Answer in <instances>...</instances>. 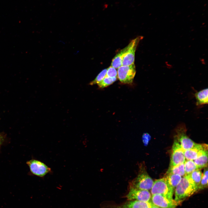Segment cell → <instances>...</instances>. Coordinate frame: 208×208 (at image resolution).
<instances>
[{
  "instance_id": "obj_1",
  "label": "cell",
  "mask_w": 208,
  "mask_h": 208,
  "mask_svg": "<svg viewBox=\"0 0 208 208\" xmlns=\"http://www.w3.org/2000/svg\"><path fill=\"white\" fill-rule=\"evenodd\" d=\"M175 189L174 200L178 202L190 196L198 191V188L189 174L182 177L180 181Z\"/></svg>"
},
{
  "instance_id": "obj_2",
  "label": "cell",
  "mask_w": 208,
  "mask_h": 208,
  "mask_svg": "<svg viewBox=\"0 0 208 208\" xmlns=\"http://www.w3.org/2000/svg\"><path fill=\"white\" fill-rule=\"evenodd\" d=\"M154 181L147 173L144 166L141 164L140 166L138 173L131 182L130 186L141 190H151Z\"/></svg>"
},
{
  "instance_id": "obj_3",
  "label": "cell",
  "mask_w": 208,
  "mask_h": 208,
  "mask_svg": "<svg viewBox=\"0 0 208 208\" xmlns=\"http://www.w3.org/2000/svg\"><path fill=\"white\" fill-rule=\"evenodd\" d=\"M174 190L164 177L154 182L151 192L152 195L160 194L169 199L172 200Z\"/></svg>"
},
{
  "instance_id": "obj_4",
  "label": "cell",
  "mask_w": 208,
  "mask_h": 208,
  "mask_svg": "<svg viewBox=\"0 0 208 208\" xmlns=\"http://www.w3.org/2000/svg\"><path fill=\"white\" fill-rule=\"evenodd\" d=\"M184 152V150L175 137L172 148L169 166L184 163L186 160Z\"/></svg>"
},
{
  "instance_id": "obj_5",
  "label": "cell",
  "mask_w": 208,
  "mask_h": 208,
  "mask_svg": "<svg viewBox=\"0 0 208 208\" xmlns=\"http://www.w3.org/2000/svg\"><path fill=\"white\" fill-rule=\"evenodd\" d=\"M135 67L134 64L119 67L117 72L118 78L120 81L124 84L131 83L136 72Z\"/></svg>"
},
{
  "instance_id": "obj_6",
  "label": "cell",
  "mask_w": 208,
  "mask_h": 208,
  "mask_svg": "<svg viewBox=\"0 0 208 208\" xmlns=\"http://www.w3.org/2000/svg\"><path fill=\"white\" fill-rule=\"evenodd\" d=\"M143 38L142 36L137 37L132 40L127 45V49L122 59V65L128 66L134 64L137 47L140 41Z\"/></svg>"
},
{
  "instance_id": "obj_7",
  "label": "cell",
  "mask_w": 208,
  "mask_h": 208,
  "mask_svg": "<svg viewBox=\"0 0 208 208\" xmlns=\"http://www.w3.org/2000/svg\"><path fill=\"white\" fill-rule=\"evenodd\" d=\"M186 130L185 125H180L176 129L175 136L184 151L193 148L197 144L186 135Z\"/></svg>"
},
{
  "instance_id": "obj_8",
  "label": "cell",
  "mask_w": 208,
  "mask_h": 208,
  "mask_svg": "<svg viewBox=\"0 0 208 208\" xmlns=\"http://www.w3.org/2000/svg\"><path fill=\"white\" fill-rule=\"evenodd\" d=\"M30 172L33 174L42 177L51 172V168L43 162L34 159H32L27 162Z\"/></svg>"
},
{
  "instance_id": "obj_9",
  "label": "cell",
  "mask_w": 208,
  "mask_h": 208,
  "mask_svg": "<svg viewBox=\"0 0 208 208\" xmlns=\"http://www.w3.org/2000/svg\"><path fill=\"white\" fill-rule=\"evenodd\" d=\"M129 200H136L149 202L151 199V195L148 190H139L129 187V191L126 196Z\"/></svg>"
},
{
  "instance_id": "obj_10",
  "label": "cell",
  "mask_w": 208,
  "mask_h": 208,
  "mask_svg": "<svg viewBox=\"0 0 208 208\" xmlns=\"http://www.w3.org/2000/svg\"><path fill=\"white\" fill-rule=\"evenodd\" d=\"M151 200V202L153 204L161 208H175L179 203L174 200L169 199L159 194L152 195Z\"/></svg>"
},
{
  "instance_id": "obj_11",
  "label": "cell",
  "mask_w": 208,
  "mask_h": 208,
  "mask_svg": "<svg viewBox=\"0 0 208 208\" xmlns=\"http://www.w3.org/2000/svg\"><path fill=\"white\" fill-rule=\"evenodd\" d=\"M207 150H208V145L207 144H197L193 148L184 151L185 159L193 160Z\"/></svg>"
},
{
  "instance_id": "obj_12",
  "label": "cell",
  "mask_w": 208,
  "mask_h": 208,
  "mask_svg": "<svg viewBox=\"0 0 208 208\" xmlns=\"http://www.w3.org/2000/svg\"><path fill=\"white\" fill-rule=\"evenodd\" d=\"M151 202L131 200L118 207L117 208H151Z\"/></svg>"
},
{
  "instance_id": "obj_13",
  "label": "cell",
  "mask_w": 208,
  "mask_h": 208,
  "mask_svg": "<svg viewBox=\"0 0 208 208\" xmlns=\"http://www.w3.org/2000/svg\"><path fill=\"white\" fill-rule=\"evenodd\" d=\"M208 91L207 88L195 93L194 95L196 100V105L197 106L199 107L208 104Z\"/></svg>"
},
{
  "instance_id": "obj_14",
  "label": "cell",
  "mask_w": 208,
  "mask_h": 208,
  "mask_svg": "<svg viewBox=\"0 0 208 208\" xmlns=\"http://www.w3.org/2000/svg\"><path fill=\"white\" fill-rule=\"evenodd\" d=\"M127 47V46L116 55L112 60L111 66L115 68H118L122 66V59Z\"/></svg>"
},
{
  "instance_id": "obj_15",
  "label": "cell",
  "mask_w": 208,
  "mask_h": 208,
  "mask_svg": "<svg viewBox=\"0 0 208 208\" xmlns=\"http://www.w3.org/2000/svg\"><path fill=\"white\" fill-rule=\"evenodd\" d=\"M198 169L205 168L207 166L208 150L205 151L201 155L193 160Z\"/></svg>"
},
{
  "instance_id": "obj_16",
  "label": "cell",
  "mask_w": 208,
  "mask_h": 208,
  "mask_svg": "<svg viewBox=\"0 0 208 208\" xmlns=\"http://www.w3.org/2000/svg\"><path fill=\"white\" fill-rule=\"evenodd\" d=\"M174 174L183 177L185 175L184 164L183 163L174 166H169L166 174Z\"/></svg>"
},
{
  "instance_id": "obj_17",
  "label": "cell",
  "mask_w": 208,
  "mask_h": 208,
  "mask_svg": "<svg viewBox=\"0 0 208 208\" xmlns=\"http://www.w3.org/2000/svg\"><path fill=\"white\" fill-rule=\"evenodd\" d=\"M172 187L174 190L179 183L182 177L177 174H169L165 177Z\"/></svg>"
},
{
  "instance_id": "obj_18",
  "label": "cell",
  "mask_w": 208,
  "mask_h": 208,
  "mask_svg": "<svg viewBox=\"0 0 208 208\" xmlns=\"http://www.w3.org/2000/svg\"><path fill=\"white\" fill-rule=\"evenodd\" d=\"M184 164L185 175L189 174L194 171L199 169L193 160L186 159Z\"/></svg>"
},
{
  "instance_id": "obj_19",
  "label": "cell",
  "mask_w": 208,
  "mask_h": 208,
  "mask_svg": "<svg viewBox=\"0 0 208 208\" xmlns=\"http://www.w3.org/2000/svg\"><path fill=\"white\" fill-rule=\"evenodd\" d=\"M202 171L200 169L196 170L189 174L198 189L202 177Z\"/></svg>"
},
{
  "instance_id": "obj_20",
  "label": "cell",
  "mask_w": 208,
  "mask_h": 208,
  "mask_svg": "<svg viewBox=\"0 0 208 208\" xmlns=\"http://www.w3.org/2000/svg\"><path fill=\"white\" fill-rule=\"evenodd\" d=\"M208 186V168L207 166L204 168V172L200 183L198 187V191L203 190Z\"/></svg>"
},
{
  "instance_id": "obj_21",
  "label": "cell",
  "mask_w": 208,
  "mask_h": 208,
  "mask_svg": "<svg viewBox=\"0 0 208 208\" xmlns=\"http://www.w3.org/2000/svg\"><path fill=\"white\" fill-rule=\"evenodd\" d=\"M117 77H110L105 75L103 79L98 85L99 88H103L111 85L116 81Z\"/></svg>"
},
{
  "instance_id": "obj_22",
  "label": "cell",
  "mask_w": 208,
  "mask_h": 208,
  "mask_svg": "<svg viewBox=\"0 0 208 208\" xmlns=\"http://www.w3.org/2000/svg\"><path fill=\"white\" fill-rule=\"evenodd\" d=\"M107 70V69H105L102 70L95 79L90 83V85H92L96 84H98L100 83L105 77Z\"/></svg>"
},
{
  "instance_id": "obj_23",
  "label": "cell",
  "mask_w": 208,
  "mask_h": 208,
  "mask_svg": "<svg viewBox=\"0 0 208 208\" xmlns=\"http://www.w3.org/2000/svg\"><path fill=\"white\" fill-rule=\"evenodd\" d=\"M106 76L110 77H117V72L116 68L110 66L107 68Z\"/></svg>"
},
{
  "instance_id": "obj_24",
  "label": "cell",
  "mask_w": 208,
  "mask_h": 208,
  "mask_svg": "<svg viewBox=\"0 0 208 208\" xmlns=\"http://www.w3.org/2000/svg\"><path fill=\"white\" fill-rule=\"evenodd\" d=\"M151 208H159L158 207L154 205L151 202Z\"/></svg>"
},
{
  "instance_id": "obj_25",
  "label": "cell",
  "mask_w": 208,
  "mask_h": 208,
  "mask_svg": "<svg viewBox=\"0 0 208 208\" xmlns=\"http://www.w3.org/2000/svg\"><path fill=\"white\" fill-rule=\"evenodd\" d=\"M2 142V138L0 135V146Z\"/></svg>"
}]
</instances>
